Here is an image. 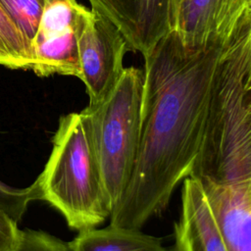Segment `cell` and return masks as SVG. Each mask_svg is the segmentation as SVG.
<instances>
[{
	"instance_id": "5",
	"label": "cell",
	"mask_w": 251,
	"mask_h": 251,
	"mask_svg": "<svg viewBox=\"0 0 251 251\" xmlns=\"http://www.w3.org/2000/svg\"><path fill=\"white\" fill-rule=\"evenodd\" d=\"M128 47L118 29L105 16L82 7L77 22L79 79L84 83L88 105L102 101L124 73V57Z\"/></svg>"
},
{
	"instance_id": "13",
	"label": "cell",
	"mask_w": 251,
	"mask_h": 251,
	"mask_svg": "<svg viewBox=\"0 0 251 251\" xmlns=\"http://www.w3.org/2000/svg\"><path fill=\"white\" fill-rule=\"evenodd\" d=\"M45 0H0V4L31 48Z\"/></svg>"
},
{
	"instance_id": "4",
	"label": "cell",
	"mask_w": 251,
	"mask_h": 251,
	"mask_svg": "<svg viewBox=\"0 0 251 251\" xmlns=\"http://www.w3.org/2000/svg\"><path fill=\"white\" fill-rule=\"evenodd\" d=\"M143 71L128 67L110 93L88 105L86 114L111 213L122 198L133 171L140 133Z\"/></svg>"
},
{
	"instance_id": "11",
	"label": "cell",
	"mask_w": 251,
	"mask_h": 251,
	"mask_svg": "<svg viewBox=\"0 0 251 251\" xmlns=\"http://www.w3.org/2000/svg\"><path fill=\"white\" fill-rule=\"evenodd\" d=\"M70 251H171L161 238L145 234L140 229L114 226L85 228L68 242Z\"/></svg>"
},
{
	"instance_id": "3",
	"label": "cell",
	"mask_w": 251,
	"mask_h": 251,
	"mask_svg": "<svg viewBox=\"0 0 251 251\" xmlns=\"http://www.w3.org/2000/svg\"><path fill=\"white\" fill-rule=\"evenodd\" d=\"M52 151L38 176L42 200L57 209L69 227H96L111 215L90 126L83 111L61 116Z\"/></svg>"
},
{
	"instance_id": "10",
	"label": "cell",
	"mask_w": 251,
	"mask_h": 251,
	"mask_svg": "<svg viewBox=\"0 0 251 251\" xmlns=\"http://www.w3.org/2000/svg\"><path fill=\"white\" fill-rule=\"evenodd\" d=\"M174 251H228L196 178H183L181 210L175 224Z\"/></svg>"
},
{
	"instance_id": "6",
	"label": "cell",
	"mask_w": 251,
	"mask_h": 251,
	"mask_svg": "<svg viewBox=\"0 0 251 251\" xmlns=\"http://www.w3.org/2000/svg\"><path fill=\"white\" fill-rule=\"evenodd\" d=\"M82 7L76 0H45L31 43L30 70L38 76L79 77L77 22Z\"/></svg>"
},
{
	"instance_id": "9",
	"label": "cell",
	"mask_w": 251,
	"mask_h": 251,
	"mask_svg": "<svg viewBox=\"0 0 251 251\" xmlns=\"http://www.w3.org/2000/svg\"><path fill=\"white\" fill-rule=\"evenodd\" d=\"M199 182L228 251H251V179Z\"/></svg>"
},
{
	"instance_id": "2",
	"label": "cell",
	"mask_w": 251,
	"mask_h": 251,
	"mask_svg": "<svg viewBox=\"0 0 251 251\" xmlns=\"http://www.w3.org/2000/svg\"><path fill=\"white\" fill-rule=\"evenodd\" d=\"M188 176L217 184L251 179V11L226 38L215 69Z\"/></svg>"
},
{
	"instance_id": "7",
	"label": "cell",
	"mask_w": 251,
	"mask_h": 251,
	"mask_svg": "<svg viewBox=\"0 0 251 251\" xmlns=\"http://www.w3.org/2000/svg\"><path fill=\"white\" fill-rule=\"evenodd\" d=\"M251 0H171V27L187 45L228 36Z\"/></svg>"
},
{
	"instance_id": "14",
	"label": "cell",
	"mask_w": 251,
	"mask_h": 251,
	"mask_svg": "<svg viewBox=\"0 0 251 251\" xmlns=\"http://www.w3.org/2000/svg\"><path fill=\"white\" fill-rule=\"evenodd\" d=\"M34 200H42L37 178L31 185L25 188H15L0 180V206L18 223L22 220L28 204Z\"/></svg>"
},
{
	"instance_id": "16",
	"label": "cell",
	"mask_w": 251,
	"mask_h": 251,
	"mask_svg": "<svg viewBox=\"0 0 251 251\" xmlns=\"http://www.w3.org/2000/svg\"><path fill=\"white\" fill-rule=\"evenodd\" d=\"M20 232L18 222L0 206V251H14Z\"/></svg>"
},
{
	"instance_id": "8",
	"label": "cell",
	"mask_w": 251,
	"mask_h": 251,
	"mask_svg": "<svg viewBox=\"0 0 251 251\" xmlns=\"http://www.w3.org/2000/svg\"><path fill=\"white\" fill-rule=\"evenodd\" d=\"M91 9L112 22L127 47L143 56L171 27V0H88Z\"/></svg>"
},
{
	"instance_id": "15",
	"label": "cell",
	"mask_w": 251,
	"mask_h": 251,
	"mask_svg": "<svg viewBox=\"0 0 251 251\" xmlns=\"http://www.w3.org/2000/svg\"><path fill=\"white\" fill-rule=\"evenodd\" d=\"M14 251H70L68 243L42 230L21 229Z\"/></svg>"
},
{
	"instance_id": "1",
	"label": "cell",
	"mask_w": 251,
	"mask_h": 251,
	"mask_svg": "<svg viewBox=\"0 0 251 251\" xmlns=\"http://www.w3.org/2000/svg\"><path fill=\"white\" fill-rule=\"evenodd\" d=\"M227 37L187 45L172 29L143 56L137 156L130 180L109 217L111 226L140 229L166 210L177 184L189 176Z\"/></svg>"
},
{
	"instance_id": "12",
	"label": "cell",
	"mask_w": 251,
	"mask_h": 251,
	"mask_svg": "<svg viewBox=\"0 0 251 251\" xmlns=\"http://www.w3.org/2000/svg\"><path fill=\"white\" fill-rule=\"evenodd\" d=\"M31 48L0 4V65L12 70H30Z\"/></svg>"
}]
</instances>
